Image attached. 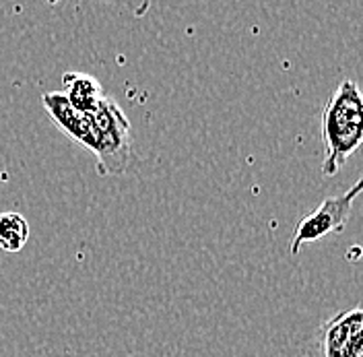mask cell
<instances>
[{"label":"cell","instance_id":"cell-1","mask_svg":"<svg viewBox=\"0 0 363 357\" xmlns=\"http://www.w3.org/2000/svg\"><path fill=\"white\" fill-rule=\"evenodd\" d=\"M322 176L333 178L362 147L363 141V99L359 85L353 79H345L330 93L322 112Z\"/></svg>","mask_w":363,"mask_h":357},{"label":"cell","instance_id":"cell-2","mask_svg":"<svg viewBox=\"0 0 363 357\" xmlns=\"http://www.w3.org/2000/svg\"><path fill=\"white\" fill-rule=\"evenodd\" d=\"M87 116L95 138L97 174L104 178L126 174L133 163V136L126 114L113 99L104 97Z\"/></svg>","mask_w":363,"mask_h":357},{"label":"cell","instance_id":"cell-3","mask_svg":"<svg viewBox=\"0 0 363 357\" xmlns=\"http://www.w3.org/2000/svg\"><path fill=\"white\" fill-rule=\"evenodd\" d=\"M362 186V180H357L351 190L342 192L339 197H330V199L322 201L308 217H303L299 224L295 225L291 246H289L294 258L299 256L301 248L306 244H314L328 234H340L345 229V225L349 221V215H351V207H353L355 199L359 197Z\"/></svg>","mask_w":363,"mask_h":357},{"label":"cell","instance_id":"cell-4","mask_svg":"<svg viewBox=\"0 0 363 357\" xmlns=\"http://www.w3.org/2000/svg\"><path fill=\"white\" fill-rule=\"evenodd\" d=\"M363 312L359 306L326 320L314 339L312 357H362Z\"/></svg>","mask_w":363,"mask_h":357},{"label":"cell","instance_id":"cell-5","mask_svg":"<svg viewBox=\"0 0 363 357\" xmlns=\"http://www.w3.org/2000/svg\"><path fill=\"white\" fill-rule=\"evenodd\" d=\"M42 101H44L45 112L52 116V120L58 124V128L62 133L68 134L81 147L95 151V138H93V131H91L89 116L72 108L65 91H48L42 95Z\"/></svg>","mask_w":363,"mask_h":357},{"label":"cell","instance_id":"cell-6","mask_svg":"<svg viewBox=\"0 0 363 357\" xmlns=\"http://www.w3.org/2000/svg\"><path fill=\"white\" fill-rule=\"evenodd\" d=\"M65 87H67L65 95L72 104V108H77L83 114L93 112L99 106V101L106 97L99 81L93 79L91 75H83V72H67Z\"/></svg>","mask_w":363,"mask_h":357},{"label":"cell","instance_id":"cell-7","mask_svg":"<svg viewBox=\"0 0 363 357\" xmlns=\"http://www.w3.org/2000/svg\"><path fill=\"white\" fill-rule=\"evenodd\" d=\"M29 221L17 211L0 213V250L4 252H21L29 240Z\"/></svg>","mask_w":363,"mask_h":357},{"label":"cell","instance_id":"cell-8","mask_svg":"<svg viewBox=\"0 0 363 357\" xmlns=\"http://www.w3.org/2000/svg\"><path fill=\"white\" fill-rule=\"evenodd\" d=\"M101 2H108V4H116V6H122L126 9L128 13H133V17H145L151 9V0H101Z\"/></svg>","mask_w":363,"mask_h":357}]
</instances>
